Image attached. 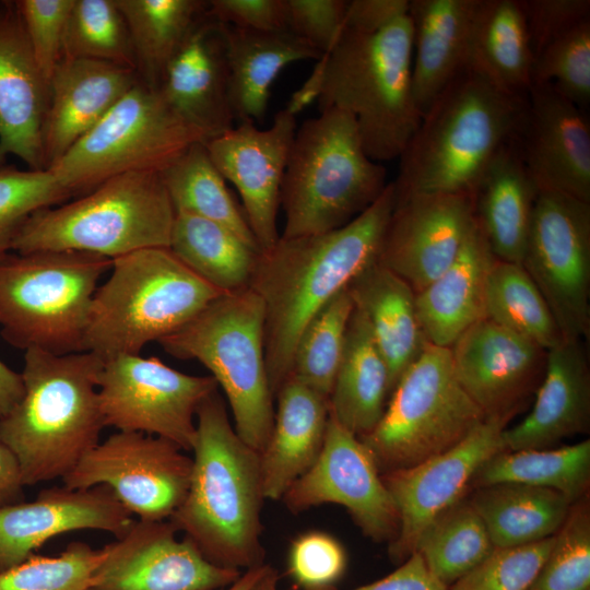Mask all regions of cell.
<instances>
[{
  "mask_svg": "<svg viewBox=\"0 0 590 590\" xmlns=\"http://www.w3.org/2000/svg\"><path fill=\"white\" fill-rule=\"evenodd\" d=\"M456 376L485 417L512 418L536 391L547 350L484 318L449 347Z\"/></svg>",
  "mask_w": 590,
  "mask_h": 590,
  "instance_id": "20",
  "label": "cell"
},
{
  "mask_svg": "<svg viewBox=\"0 0 590 590\" xmlns=\"http://www.w3.org/2000/svg\"><path fill=\"white\" fill-rule=\"evenodd\" d=\"M529 590H590L589 495L571 505Z\"/></svg>",
  "mask_w": 590,
  "mask_h": 590,
  "instance_id": "45",
  "label": "cell"
},
{
  "mask_svg": "<svg viewBox=\"0 0 590 590\" xmlns=\"http://www.w3.org/2000/svg\"><path fill=\"white\" fill-rule=\"evenodd\" d=\"M527 96L509 94L464 69L434 101L400 155L392 181L396 199L472 196L492 160L517 138Z\"/></svg>",
  "mask_w": 590,
  "mask_h": 590,
  "instance_id": "3",
  "label": "cell"
},
{
  "mask_svg": "<svg viewBox=\"0 0 590 590\" xmlns=\"http://www.w3.org/2000/svg\"><path fill=\"white\" fill-rule=\"evenodd\" d=\"M410 0L347 1L343 28L359 33L378 32L409 13Z\"/></svg>",
  "mask_w": 590,
  "mask_h": 590,
  "instance_id": "55",
  "label": "cell"
},
{
  "mask_svg": "<svg viewBox=\"0 0 590 590\" xmlns=\"http://www.w3.org/2000/svg\"><path fill=\"white\" fill-rule=\"evenodd\" d=\"M103 551L72 542L55 557L31 555L0 573V590H87L93 586Z\"/></svg>",
  "mask_w": 590,
  "mask_h": 590,
  "instance_id": "46",
  "label": "cell"
},
{
  "mask_svg": "<svg viewBox=\"0 0 590 590\" xmlns=\"http://www.w3.org/2000/svg\"><path fill=\"white\" fill-rule=\"evenodd\" d=\"M110 271L94 294L84 341V352L103 361L139 355L225 294L165 247L115 258Z\"/></svg>",
  "mask_w": 590,
  "mask_h": 590,
  "instance_id": "7",
  "label": "cell"
},
{
  "mask_svg": "<svg viewBox=\"0 0 590 590\" xmlns=\"http://www.w3.org/2000/svg\"><path fill=\"white\" fill-rule=\"evenodd\" d=\"M282 500L293 514L329 503L343 506L375 542L389 544L399 531L398 509L371 453L330 412L319 457Z\"/></svg>",
  "mask_w": 590,
  "mask_h": 590,
  "instance_id": "17",
  "label": "cell"
},
{
  "mask_svg": "<svg viewBox=\"0 0 590 590\" xmlns=\"http://www.w3.org/2000/svg\"><path fill=\"white\" fill-rule=\"evenodd\" d=\"M554 541L555 535L526 545L495 548L449 590H529Z\"/></svg>",
  "mask_w": 590,
  "mask_h": 590,
  "instance_id": "49",
  "label": "cell"
},
{
  "mask_svg": "<svg viewBox=\"0 0 590 590\" xmlns=\"http://www.w3.org/2000/svg\"><path fill=\"white\" fill-rule=\"evenodd\" d=\"M23 393L24 385L21 374L0 361V418L15 408Z\"/></svg>",
  "mask_w": 590,
  "mask_h": 590,
  "instance_id": "59",
  "label": "cell"
},
{
  "mask_svg": "<svg viewBox=\"0 0 590 590\" xmlns=\"http://www.w3.org/2000/svg\"><path fill=\"white\" fill-rule=\"evenodd\" d=\"M296 130V117L281 109L268 129L244 121L205 142L213 164L240 194L260 251L280 238L281 187Z\"/></svg>",
  "mask_w": 590,
  "mask_h": 590,
  "instance_id": "19",
  "label": "cell"
},
{
  "mask_svg": "<svg viewBox=\"0 0 590 590\" xmlns=\"http://www.w3.org/2000/svg\"><path fill=\"white\" fill-rule=\"evenodd\" d=\"M217 388L211 375H188L157 357L117 356L104 361L99 375L103 422L120 432L162 437L191 451L197 410Z\"/></svg>",
  "mask_w": 590,
  "mask_h": 590,
  "instance_id": "14",
  "label": "cell"
},
{
  "mask_svg": "<svg viewBox=\"0 0 590 590\" xmlns=\"http://www.w3.org/2000/svg\"><path fill=\"white\" fill-rule=\"evenodd\" d=\"M168 520L132 523L105 545L95 590H221L243 571L209 562Z\"/></svg>",
  "mask_w": 590,
  "mask_h": 590,
  "instance_id": "18",
  "label": "cell"
},
{
  "mask_svg": "<svg viewBox=\"0 0 590 590\" xmlns=\"http://www.w3.org/2000/svg\"><path fill=\"white\" fill-rule=\"evenodd\" d=\"M327 590H338L335 587ZM354 590H449L426 567L415 552L388 576Z\"/></svg>",
  "mask_w": 590,
  "mask_h": 590,
  "instance_id": "56",
  "label": "cell"
},
{
  "mask_svg": "<svg viewBox=\"0 0 590 590\" xmlns=\"http://www.w3.org/2000/svg\"><path fill=\"white\" fill-rule=\"evenodd\" d=\"M24 486L15 456L0 442V507L24 502Z\"/></svg>",
  "mask_w": 590,
  "mask_h": 590,
  "instance_id": "57",
  "label": "cell"
},
{
  "mask_svg": "<svg viewBox=\"0 0 590 590\" xmlns=\"http://www.w3.org/2000/svg\"><path fill=\"white\" fill-rule=\"evenodd\" d=\"M516 142L540 191L590 203L589 117L553 84H532Z\"/></svg>",
  "mask_w": 590,
  "mask_h": 590,
  "instance_id": "22",
  "label": "cell"
},
{
  "mask_svg": "<svg viewBox=\"0 0 590 590\" xmlns=\"http://www.w3.org/2000/svg\"><path fill=\"white\" fill-rule=\"evenodd\" d=\"M387 172L365 152L354 118L330 107L296 130L281 187L282 238L327 233L384 192Z\"/></svg>",
  "mask_w": 590,
  "mask_h": 590,
  "instance_id": "6",
  "label": "cell"
},
{
  "mask_svg": "<svg viewBox=\"0 0 590 590\" xmlns=\"http://www.w3.org/2000/svg\"><path fill=\"white\" fill-rule=\"evenodd\" d=\"M278 410L260 455L266 499H282L316 462L323 447L329 400L291 375L280 387Z\"/></svg>",
  "mask_w": 590,
  "mask_h": 590,
  "instance_id": "28",
  "label": "cell"
},
{
  "mask_svg": "<svg viewBox=\"0 0 590 590\" xmlns=\"http://www.w3.org/2000/svg\"><path fill=\"white\" fill-rule=\"evenodd\" d=\"M71 193L49 169L22 170L13 165L0 166V257L27 219L38 210L58 205Z\"/></svg>",
  "mask_w": 590,
  "mask_h": 590,
  "instance_id": "47",
  "label": "cell"
},
{
  "mask_svg": "<svg viewBox=\"0 0 590 590\" xmlns=\"http://www.w3.org/2000/svg\"><path fill=\"white\" fill-rule=\"evenodd\" d=\"M103 365L87 351H25L24 393L0 418V442L15 456L25 486L62 479L99 442L105 427L98 397Z\"/></svg>",
  "mask_w": 590,
  "mask_h": 590,
  "instance_id": "4",
  "label": "cell"
},
{
  "mask_svg": "<svg viewBox=\"0 0 590 590\" xmlns=\"http://www.w3.org/2000/svg\"><path fill=\"white\" fill-rule=\"evenodd\" d=\"M473 221L471 194L396 199L377 260L417 294L452 263Z\"/></svg>",
  "mask_w": 590,
  "mask_h": 590,
  "instance_id": "21",
  "label": "cell"
},
{
  "mask_svg": "<svg viewBox=\"0 0 590 590\" xmlns=\"http://www.w3.org/2000/svg\"><path fill=\"white\" fill-rule=\"evenodd\" d=\"M347 290L387 364L391 393L428 343L417 317L416 294L378 260L356 276Z\"/></svg>",
  "mask_w": 590,
  "mask_h": 590,
  "instance_id": "33",
  "label": "cell"
},
{
  "mask_svg": "<svg viewBox=\"0 0 590 590\" xmlns=\"http://www.w3.org/2000/svg\"><path fill=\"white\" fill-rule=\"evenodd\" d=\"M160 174L175 212L219 223L260 251L245 213L213 164L205 142L191 144Z\"/></svg>",
  "mask_w": 590,
  "mask_h": 590,
  "instance_id": "39",
  "label": "cell"
},
{
  "mask_svg": "<svg viewBox=\"0 0 590 590\" xmlns=\"http://www.w3.org/2000/svg\"><path fill=\"white\" fill-rule=\"evenodd\" d=\"M206 14L221 24L252 31L286 27V0H211Z\"/></svg>",
  "mask_w": 590,
  "mask_h": 590,
  "instance_id": "54",
  "label": "cell"
},
{
  "mask_svg": "<svg viewBox=\"0 0 590 590\" xmlns=\"http://www.w3.org/2000/svg\"><path fill=\"white\" fill-rule=\"evenodd\" d=\"M286 27L299 38L327 54L344 23L346 0H286Z\"/></svg>",
  "mask_w": 590,
  "mask_h": 590,
  "instance_id": "53",
  "label": "cell"
},
{
  "mask_svg": "<svg viewBox=\"0 0 590 590\" xmlns=\"http://www.w3.org/2000/svg\"><path fill=\"white\" fill-rule=\"evenodd\" d=\"M389 396L387 364L365 316L354 307L329 397V412L347 430L362 437L381 418Z\"/></svg>",
  "mask_w": 590,
  "mask_h": 590,
  "instance_id": "34",
  "label": "cell"
},
{
  "mask_svg": "<svg viewBox=\"0 0 590 590\" xmlns=\"http://www.w3.org/2000/svg\"><path fill=\"white\" fill-rule=\"evenodd\" d=\"M535 58L548 44L590 21L589 0H520Z\"/></svg>",
  "mask_w": 590,
  "mask_h": 590,
  "instance_id": "52",
  "label": "cell"
},
{
  "mask_svg": "<svg viewBox=\"0 0 590 590\" xmlns=\"http://www.w3.org/2000/svg\"><path fill=\"white\" fill-rule=\"evenodd\" d=\"M132 521L106 485L43 489L33 502L0 507V573L27 559L52 536L82 529L118 536Z\"/></svg>",
  "mask_w": 590,
  "mask_h": 590,
  "instance_id": "23",
  "label": "cell"
},
{
  "mask_svg": "<svg viewBox=\"0 0 590 590\" xmlns=\"http://www.w3.org/2000/svg\"><path fill=\"white\" fill-rule=\"evenodd\" d=\"M113 260L74 250L0 257V332L21 350L84 352L90 310Z\"/></svg>",
  "mask_w": 590,
  "mask_h": 590,
  "instance_id": "9",
  "label": "cell"
},
{
  "mask_svg": "<svg viewBox=\"0 0 590 590\" xmlns=\"http://www.w3.org/2000/svg\"><path fill=\"white\" fill-rule=\"evenodd\" d=\"M510 417H486L464 439L418 464L381 474L399 514V531L388 544L391 562L400 565L415 553L423 531L465 497L477 471L506 450L503 432Z\"/></svg>",
  "mask_w": 590,
  "mask_h": 590,
  "instance_id": "16",
  "label": "cell"
},
{
  "mask_svg": "<svg viewBox=\"0 0 590 590\" xmlns=\"http://www.w3.org/2000/svg\"><path fill=\"white\" fill-rule=\"evenodd\" d=\"M347 565L343 545L323 531H308L296 536L287 554V573L303 590L335 587Z\"/></svg>",
  "mask_w": 590,
  "mask_h": 590,
  "instance_id": "50",
  "label": "cell"
},
{
  "mask_svg": "<svg viewBox=\"0 0 590 590\" xmlns=\"http://www.w3.org/2000/svg\"><path fill=\"white\" fill-rule=\"evenodd\" d=\"M495 550L482 518L469 498L437 517L421 534L416 550L428 570L450 588Z\"/></svg>",
  "mask_w": 590,
  "mask_h": 590,
  "instance_id": "41",
  "label": "cell"
},
{
  "mask_svg": "<svg viewBox=\"0 0 590 590\" xmlns=\"http://www.w3.org/2000/svg\"><path fill=\"white\" fill-rule=\"evenodd\" d=\"M479 0H411L412 86L423 117L468 68L471 25Z\"/></svg>",
  "mask_w": 590,
  "mask_h": 590,
  "instance_id": "30",
  "label": "cell"
},
{
  "mask_svg": "<svg viewBox=\"0 0 590 590\" xmlns=\"http://www.w3.org/2000/svg\"><path fill=\"white\" fill-rule=\"evenodd\" d=\"M326 61V55H323L317 60L311 73L300 87L293 92L284 108L287 113L296 117L310 104L318 102L323 88Z\"/></svg>",
  "mask_w": 590,
  "mask_h": 590,
  "instance_id": "58",
  "label": "cell"
},
{
  "mask_svg": "<svg viewBox=\"0 0 590 590\" xmlns=\"http://www.w3.org/2000/svg\"><path fill=\"white\" fill-rule=\"evenodd\" d=\"M196 427L189 488L168 521L216 566L262 565L260 455L236 433L217 390L200 403Z\"/></svg>",
  "mask_w": 590,
  "mask_h": 590,
  "instance_id": "2",
  "label": "cell"
},
{
  "mask_svg": "<svg viewBox=\"0 0 590 590\" xmlns=\"http://www.w3.org/2000/svg\"><path fill=\"white\" fill-rule=\"evenodd\" d=\"M533 60L520 0H479L468 68L509 94L527 96L532 86Z\"/></svg>",
  "mask_w": 590,
  "mask_h": 590,
  "instance_id": "35",
  "label": "cell"
},
{
  "mask_svg": "<svg viewBox=\"0 0 590 590\" xmlns=\"http://www.w3.org/2000/svg\"><path fill=\"white\" fill-rule=\"evenodd\" d=\"M266 564L249 568L241 573L237 580L221 590H251L256 581L262 575Z\"/></svg>",
  "mask_w": 590,
  "mask_h": 590,
  "instance_id": "60",
  "label": "cell"
},
{
  "mask_svg": "<svg viewBox=\"0 0 590 590\" xmlns=\"http://www.w3.org/2000/svg\"><path fill=\"white\" fill-rule=\"evenodd\" d=\"M62 58L94 59L135 70L129 31L116 0H74L63 34Z\"/></svg>",
  "mask_w": 590,
  "mask_h": 590,
  "instance_id": "44",
  "label": "cell"
},
{
  "mask_svg": "<svg viewBox=\"0 0 590 590\" xmlns=\"http://www.w3.org/2000/svg\"><path fill=\"white\" fill-rule=\"evenodd\" d=\"M205 134L186 121L158 88L137 82L48 169L71 196L129 172L161 173Z\"/></svg>",
  "mask_w": 590,
  "mask_h": 590,
  "instance_id": "12",
  "label": "cell"
},
{
  "mask_svg": "<svg viewBox=\"0 0 590 590\" xmlns=\"http://www.w3.org/2000/svg\"><path fill=\"white\" fill-rule=\"evenodd\" d=\"M49 83L32 51L16 1H0V166L8 156L45 168L43 129Z\"/></svg>",
  "mask_w": 590,
  "mask_h": 590,
  "instance_id": "24",
  "label": "cell"
},
{
  "mask_svg": "<svg viewBox=\"0 0 590 590\" xmlns=\"http://www.w3.org/2000/svg\"><path fill=\"white\" fill-rule=\"evenodd\" d=\"M396 204L393 182L344 226L282 238L260 251L249 286L264 306V357L272 394L292 375L293 355L312 317L378 259Z\"/></svg>",
  "mask_w": 590,
  "mask_h": 590,
  "instance_id": "1",
  "label": "cell"
},
{
  "mask_svg": "<svg viewBox=\"0 0 590 590\" xmlns=\"http://www.w3.org/2000/svg\"><path fill=\"white\" fill-rule=\"evenodd\" d=\"M495 548L526 545L555 535L573 503L554 489L503 483L475 488L469 498Z\"/></svg>",
  "mask_w": 590,
  "mask_h": 590,
  "instance_id": "36",
  "label": "cell"
},
{
  "mask_svg": "<svg viewBox=\"0 0 590 590\" xmlns=\"http://www.w3.org/2000/svg\"><path fill=\"white\" fill-rule=\"evenodd\" d=\"M354 309L345 288L307 323L295 346L292 375L329 400Z\"/></svg>",
  "mask_w": 590,
  "mask_h": 590,
  "instance_id": "43",
  "label": "cell"
},
{
  "mask_svg": "<svg viewBox=\"0 0 590 590\" xmlns=\"http://www.w3.org/2000/svg\"><path fill=\"white\" fill-rule=\"evenodd\" d=\"M175 215L158 172L123 173L72 202L33 213L11 250H74L113 260L140 249L169 248Z\"/></svg>",
  "mask_w": 590,
  "mask_h": 590,
  "instance_id": "8",
  "label": "cell"
},
{
  "mask_svg": "<svg viewBox=\"0 0 590 590\" xmlns=\"http://www.w3.org/2000/svg\"><path fill=\"white\" fill-rule=\"evenodd\" d=\"M540 190L516 139L485 168L473 192V215L495 259L521 264Z\"/></svg>",
  "mask_w": 590,
  "mask_h": 590,
  "instance_id": "31",
  "label": "cell"
},
{
  "mask_svg": "<svg viewBox=\"0 0 590 590\" xmlns=\"http://www.w3.org/2000/svg\"><path fill=\"white\" fill-rule=\"evenodd\" d=\"M495 260L475 219L452 263L416 294L417 317L428 343L450 347L485 316V292Z\"/></svg>",
  "mask_w": 590,
  "mask_h": 590,
  "instance_id": "29",
  "label": "cell"
},
{
  "mask_svg": "<svg viewBox=\"0 0 590 590\" xmlns=\"http://www.w3.org/2000/svg\"><path fill=\"white\" fill-rule=\"evenodd\" d=\"M139 80L135 70L125 66L62 58L49 81L43 129L45 168L95 127Z\"/></svg>",
  "mask_w": 590,
  "mask_h": 590,
  "instance_id": "25",
  "label": "cell"
},
{
  "mask_svg": "<svg viewBox=\"0 0 590 590\" xmlns=\"http://www.w3.org/2000/svg\"><path fill=\"white\" fill-rule=\"evenodd\" d=\"M87 590H95V589H93V588L91 587V588H88Z\"/></svg>",
  "mask_w": 590,
  "mask_h": 590,
  "instance_id": "62",
  "label": "cell"
},
{
  "mask_svg": "<svg viewBox=\"0 0 590 590\" xmlns=\"http://www.w3.org/2000/svg\"><path fill=\"white\" fill-rule=\"evenodd\" d=\"M485 418L460 385L450 349L427 343L394 386L377 425L358 438L382 474L446 451Z\"/></svg>",
  "mask_w": 590,
  "mask_h": 590,
  "instance_id": "11",
  "label": "cell"
},
{
  "mask_svg": "<svg viewBox=\"0 0 590 590\" xmlns=\"http://www.w3.org/2000/svg\"><path fill=\"white\" fill-rule=\"evenodd\" d=\"M503 483L554 489L574 504L589 492L590 440L563 447L500 451L477 471L471 489Z\"/></svg>",
  "mask_w": 590,
  "mask_h": 590,
  "instance_id": "40",
  "label": "cell"
},
{
  "mask_svg": "<svg viewBox=\"0 0 590 590\" xmlns=\"http://www.w3.org/2000/svg\"><path fill=\"white\" fill-rule=\"evenodd\" d=\"M589 429L590 369L585 341L563 340L547 350L531 412L504 429L503 442L510 451L544 449Z\"/></svg>",
  "mask_w": 590,
  "mask_h": 590,
  "instance_id": "27",
  "label": "cell"
},
{
  "mask_svg": "<svg viewBox=\"0 0 590 590\" xmlns=\"http://www.w3.org/2000/svg\"><path fill=\"white\" fill-rule=\"evenodd\" d=\"M126 21L139 79L158 88L164 72L206 15L202 0H116Z\"/></svg>",
  "mask_w": 590,
  "mask_h": 590,
  "instance_id": "37",
  "label": "cell"
},
{
  "mask_svg": "<svg viewBox=\"0 0 590 590\" xmlns=\"http://www.w3.org/2000/svg\"><path fill=\"white\" fill-rule=\"evenodd\" d=\"M172 356L197 359L228 402L238 436L259 453L274 422L264 357V306L250 287L225 293L158 341Z\"/></svg>",
  "mask_w": 590,
  "mask_h": 590,
  "instance_id": "10",
  "label": "cell"
},
{
  "mask_svg": "<svg viewBox=\"0 0 590 590\" xmlns=\"http://www.w3.org/2000/svg\"><path fill=\"white\" fill-rule=\"evenodd\" d=\"M485 316L545 350L564 340L546 300L518 263L494 260L486 283Z\"/></svg>",
  "mask_w": 590,
  "mask_h": 590,
  "instance_id": "42",
  "label": "cell"
},
{
  "mask_svg": "<svg viewBox=\"0 0 590 590\" xmlns=\"http://www.w3.org/2000/svg\"><path fill=\"white\" fill-rule=\"evenodd\" d=\"M521 266L546 300L564 340L590 335V203L540 191Z\"/></svg>",
  "mask_w": 590,
  "mask_h": 590,
  "instance_id": "13",
  "label": "cell"
},
{
  "mask_svg": "<svg viewBox=\"0 0 590 590\" xmlns=\"http://www.w3.org/2000/svg\"><path fill=\"white\" fill-rule=\"evenodd\" d=\"M551 83L585 110L590 104V21L548 44L533 60L532 84Z\"/></svg>",
  "mask_w": 590,
  "mask_h": 590,
  "instance_id": "48",
  "label": "cell"
},
{
  "mask_svg": "<svg viewBox=\"0 0 590 590\" xmlns=\"http://www.w3.org/2000/svg\"><path fill=\"white\" fill-rule=\"evenodd\" d=\"M169 249L197 275L224 293L249 286L259 250L227 227L176 212Z\"/></svg>",
  "mask_w": 590,
  "mask_h": 590,
  "instance_id": "38",
  "label": "cell"
},
{
  "mask_svg": "<svg viewBox=\"0 0 590 590\" xmlns=\"http://www.w3.org/2000/svg\"><path fill=\"white\" fill-rule=\"evenodd\" d=\"M279 575L276 570L269 564H266L264 570L256 581L251 590H280Z\"/></svg>",
  "mask_w": 590,
  "mask_h": 590,
  "instance_id": "61",
  "label": "cell"
},
{
  "mask_svg": "<svg viewBox=\"0 0 590 590\" xmlns=\"http://www.w3.org/2000/svg\"><path fill=\"white\" fill-rule=\"evenodd\" d=\"M74 0H17L35 61L49 83L62 59L66 24Z\"/></svg>",
  "mask_w": 590,
  "mask_h": 590,
  "instance_id": "51",
  "label": "cell"
},
{
  "mask_svg": "<svg viewBox=\"0 0 590 590\" xmlns=\"http://www.w3.org/2000/svg\"><path fill=\"white\" fill-rule=\"evenodd\" d=\"M324 55L319 111L334 107L349 113L373 161L399 158L422 119L412 86L409 13L375 33L342 28Z\"/></svg>",
  "mask_w": 590,
  "mask_h": 590,
  "instance_id": "5",
  "label": "cell"
},
{
  "mask_svg": "<svg viewBox=\"0 0 590 590\" xmlns=\"http://www.w3.org/2000/svg\"><path fill=\"white\" fill-rule=\"evenodd\" d=\"M219 24L226 51L231 105L235 120L240 122L263 121L271 87L286 66L324 55L287 28L263 32Z\"/></svg>",
  "mask_w": 590,
  "mask_h": 590,
  "instance_id": "32",
  "label": "cell"
},
{
  "mask_svg": "<svg viewBox=\"0 0 590 590\" xmlns=\"http://www.w3.org/2000/svg\"><path fill=\"white\" fill-rule=\"evenodd\" d=\"M158 90L208 140L234 127L225 45L220 24L208 14L168 63Z\"/></svg>",
  "mask_w": 590,
  "mask_h": 590,
  "instance_id": "26",
  "label": "cell"
},
{
  "mask_svg": "<svg viewBox=\"0 0 590 590\" xmlns=\"http://www.w3.org/2000/svg\"><path fill=\"white\" fill-rule=\"evenodd\" d=\"M192 457L170 440L120 432L98 442L61 480L66 487L108 486L142 520H168L184 502Z\"/></svg>",
  "mask_w": 590,
  "mask_h": 590,
  "instance_id": "15",
  "label": "cell"
}]
</instances>
